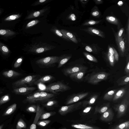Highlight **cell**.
I'll return each instance as SVG.
<instances>
[{"mask_svg": "<svg viewBox=\"0 0 129 129\" xmlns=\"http://www.w3.org/2000/svg\"><path fill=\"white\" fill-rule=\"evenodd\" d=\"M123 4V2L121 1H120L118 2V4L119 6L122 5Z\"/></svg>", "mask_w": 129, "mask_h": 129, "instance_id": "obj_57", "label": "cell"}, {"mask_svg": "<svg viewBox=\"0 0 129 129\" xmlns=\"http://www.w3.org/2000/svg\"><path fill=\"white\" fill-rule=\"evenodd\" d=\"M128 106V100L127 99H125L120 103L114 107V109L117 112V118H120L125 114Z\"/></svg>", "mask_w": 129, "mask_h": 129, "instance_id": "obj_4", "label": "cell"}, {"mask_svg": "<svg viewBox=\"0 0 129 129\" xmlns=\"http://www.w3.org/2000/svg\"><path fill=\"white\" fill-rule=\"evenodd\" d=\"M10 99V96L8 94L2 96L0 99V105L9 101Z\"/></svg>", "mask_w": 129, "mask_h": 129, "instance_id": "obj_32", "label": "cell"}, {"mask_svg": "<svg viewBox=\"0 0 129 129\" xmlns=\"http://www.w3.org/2000/svg\"><path fill=\"white\" fill-rule=\"evenodd\" d=\"M57 103V102L55 100H49L48 102L45 105L46 107H50L53 106Z\"/></svg>", "mask_w": 129, "mask_h": 129, "instance_id": "obj_42", "label": "cell"}, {"mask_svg": "<svg viewBox=\"0 0 129 129\" xmlns=\"http://www.w3.org/2000/svg\"><path fill=\"white\" fill-rule=\"evenodd\" d=\"M115 90L110 91L106 93L104 95L103 99L105 100H109L113 97L115 92Z\"/></svg>", "mask_w": 129, "mask_h": 129, "instance_id": "obj_30", "label": "cell"}, {"mask_svg": "<svg viewBox=\"0 0 129 129\" xmlns=\"http://www.w3.org/2000/svg\"><path fill=\"white\" fill-rule=\"evenodd\" d=\"M37 110L36 115L33 123L30 126V129H36V124L41 115L44 113L43 109L39 105L37 106Z\"/></svg>", "mask_w": 129, "mask_h": 129, "instance_id": "obj_11", "label": "cell"}, {"mask_svg": "<svg viewBox=\"0 0 129 129\" xmlns=\"http://www.w3.org/2000/svg\"><path fill=\"white\" fill-rule=\"evenodd\" d=\"M87 92L74 94L70 96L66 100V104L68 105L77 102L86 96Z\"/></svg>", "mask_w": 129, "mask_h": 129, "instance_id": "obj_7", "label": "cell"}, {"mask_svg": "<svg viewBox=\"0 0 129 129\" xmlns=\"http://www.w3.org/2000/svg\"><path fill=\"white\" fill-rule=\"evenodd\" d=\"M15 34L14 32L9 30L0 29V35L5 36H11Z\"/></svg>", "mask_w": 129, "mask_h": 129, "instance_id": "obj_27", "label": "cell"}, {"mask_svg": "<svg viewBox=\"0 0 129 129\" xmlns=\"http://www.w3.org/2000/svg\"><path fill=\"white\" fill-rule=\"evenodd\" d=\"M40 96V92H36L27 97L25 101L29 103H34L38 101Z\"/></svg>", "mask_w": 129, "mask_h": 129, "instance_id": "obj_15", "label": "cell"}, {"mask_svg": "<svg viewBox=\"0 0 129 129\" xmlns=\"http://www.w3.org/2000/svg\"><path fill=\"white\" fill-rule=\"evenodd\" d=\"M53 78V77L52 75H46L37 80L35 82L34 84H37L39 83H44L49 82Z\"/></svg>", "mask_w": 129, "mask_h": 129, "instance_id": "obj_18", "label": "cell"}, {"mask_svg": "<svg viewBox=\"0 0 129 129\" xmlns=\"http://www.w3.org/2000/svg\"><path fill=\"white\" fill-rule=\"evenodd\" d=\"M54 32L58 36L61 37L62 38L65 39L67 40H70V39L66 37L58 29L54 28L53 29Z\"/></svg>", "mask_w": 129, "mask_h": 129, "instance_id": "obj_34", "label": "cell"}, {"mask_svg": "<svg viewBox=\"0 0 129 129\" xmlns=\"http://www.w3.org/2000/svg\"><path fill=\"white\" fill-rule=\"evenodd\" d=\"M39 75H29L14 82L12 84L14 88L28 87L34 84L39 78Z\"/></svg>", "mask_w": 129, "mask_h": 129, "instance_id": "obj_1", "label": "cell"}, {"mask_svg": "<svg viewBox=\"0 0 129 129\" xmlns=\"http://www.w3.org/2000/svg\"><path fill=\"white\" fill-rule=\"evenodd\" d=\"M114 51V57L116 61H118V60L119 55L118 53L116 50L113 48Z\"/></svg>", "mask_w": 129, "mask_h": 129, "instance_id": "obj_45", "label": "cell"}, {"mask_svg": "<svg viewBox=\"0 0 129 129\" xmlns=\"http://www.w3.org/2000/svg\"><path fill=\"white\" fill-rule=\"evenodd\" d=\"M60 31L64 35L73 42L75 43H78L75 37L72 33L66 30L63 29H61Z\"/></svg>", "mask_w": 129, "mask_h": 129, "instance_id": "obj_19", "label": "cell"}, {"mask_svg": "<svg viewBox=\"0 0 129 129\" xmlns=\"http://www.w3.org/2000/svg\"><path fill=\"white\" fill-rule=\"evenodd\" d=\"M129 121H126L116 126L113 129H129Z\"/></svg>", "mask_w": 129, "mask_h": 129, "instance_id": "obj_26", "label": "cell"}, {"mask_svg": "<svg viewBox=\"0 0 129 129\" xmlns=\"http://www.w3.org/2000/svg\"><path fill=\"white\" fill-rule=\"evenodd\" d=\"M0 46V50L4 54H8L10 52L8 48L6 46L1 44Z\"/></svg>", "mask_w": 129, "mask_h": 129, "instance_id": "obj_37", "label": "cell"}, {"mask_svg": "<svg viewBox=\"0 0 129 129\" xmlns=\"http://www.w3.org/2000/svg\"><path fill=\"white\" fill-rule=\"evenodd\" d=\"M97 97L96 96H94L91 98L88 102L89 104H93L95 102Z\"/></svg>", "mask_w": 129, "mask_h": 129, "instance_id": "obj_46", "label": "cell"}, {"mask_svg": "<svg viewBox=\"0 0 129 129\" xmlns=\"http://www.w3.org/2000/svg\"><path fill=\"white\" fill-rule=\"evenodd\" d=\"M82 103L80 102L68 106L61 107L58 110L59 113L63 116L77 110L81 105Z\"/></svg>", "mask_w": 129, "mask_h": 129, "instance_id": "obj_6", "label": "cell"}, {"mask_svg": "<svg viewBox=\"0 0 129 129\" xmlns=\"http://www.w3.org/2000/svg\"><path fill=\"white\" fill-rule=\"evenodd\" d=\"M4 125V124H2L0 125V129H2Z\"/></svg>", "mask_w": 129, "mask_h": 129, "instance_id": "obj_58", "label": "cell"}, {"mask_svg": "<svg viewBox=\"0 0 129 129\" xmlns=\"http://www.w3.org/2000/svg\"><path fill=\"white\" fill-rule=\"evenodd\" d=\"M109 53L111 54L114 55V52L113 48L111 47H109Z\"/></svg>", "mask_w": 129, "mask_h": 129, "instance_id": "obj_50", "label": "cell"}, {"mask_svg": "<svg viewBox=\"0 0 129 129\" xmlns=\"http://www.w3.org/2000/svg\"><path fill=\"white\" fill-rule=\"evenodd\" d=\"M59 57L48 56L39 59L36 61V64L43 66H49L57 63Z\"/></svg>", "mask_w": 129, "mask_h": 129, "instance_id": "obj_5", "label": "cell"}, {"mask_svg": "<svg viewBox=\"0 0 129 129\" xmlns=\"http://www.w3.org/2000/svg\"><path fill=\"white\" fill-rule=\"evenodd\" d=\"M51 122L50 120H45L38 121L37 124L38 126L44 127L47 125Z\"/></svg>", "mask_w": 129, "mask_h": 129, "instance_id": "obj_35", "label": "cell"}, {"mask_svg": "<svg viewBox=\"0 0 129 129\" xmlns=\"http://www.w3.org/2000/svg\"><path fill=\"white\" fill-rule=\"evenodd\" d=\"M107 74L105 73H99L92 76L88 80L89 82L93 84H95L107 78Z\"/></svg>", "mask_w": 129, "mask_h": 129, "instance_id": "obj_10", "label": "cell"}, {"mask_svg": "<svg viewBox=\"0 0 129 129\" xmlns=\"http://www.w3.org/2000/svg\"><path fill=\"white\" fill-rule=\"evenodd\" d=\"M108 56L109 61L111 65L112 66H113L115 59L114 55L111 54L108 52Z\"/></svg>", "mask_w": 129, "mask_h": 129, "instance_id": "obj_41", "label": "cell"}, {"mask_svg": "<svg viewBox=\"0 0 129 129\" xmlns=\"http://www.w3.org/2000/svg\"><path fill=\"white\" fill-rule=\"evenodd\" d=\"M108 109V107L107 106H105L99 109H96L95 111L100 113H103L106 112Z\"/></svg>", "mask_w": 129, "mask_h": 129, "instance_id": "obj_43", "label": "cell"}, {"mask_svg": "<svg viewBox=\"0 0 129 129\" xmlns=\"http://www.w3.org/2000/svg\"><path fill=\"white\" fill-rule=\"evenodd\" d=\"M86 50L89 52H92V48L89 46H86L85 47Z\"/></svg>", "mask_w": 129, "mask_h": 129, "instance_id": "obj_51", "label": "cell"}, {"mask_svg": "<svg viewBox=\"0 0 129 129\" xmlns=\"http://www.w3.org/2000/svg\"><path fill=\"white\" fill-rule=\"evenodd\" d=\"M100 21L91 20L88 22H86L84 23L83 25H85L95 24L99 23Z\"/></svg>", "mask_w": 129, "mask_h": 129, "instance_id": "obj_44", "label": "cell"}, {"mask_svg": "<svg viewBox=\"0 0 129 129\" xmlns=\"http://www.w3.org/2000/svg\"><path fill=\"white\" fill-rule=\"evenodd\" d=\"M129 81V77L128 76L126 77L124 79V83H127Z\"/></svg>", "mask_w": 129, "mask_h": 129, "instance_id": "obj_56", "label": "cell"}, {"mask_svg": "<svg viewBox=\"0 0 129 129\" xmlns=\"http://www.w3.org/2000/svg\"><path fill=\"white\" fill-rule=\"evenodd\" d=\"M69 18L72 21H75L76 19L75 15L74 14H72L69 16Z\"/></svg>", "mask_w": 129, "mask_h": 129, "instance_id": "obj_48", "label": "cell"}, {"mask_svg": "<svg viewBox=\"0 0 129 129\" xmlns=\"http://www.w3.org/2000/svg\"><path fill=\"white\" fill-rule=\"evenodd\" d=\"M54 47L46 43H40L33 45L29 51L36 53H40L49 50Z\"/></svg>", "mask_w": 129, "mask_h": 129, "instance_id": "obj_3", "label": "cell"}, {"mask_svg": "<svg viewBox=\"0 0 129 129\" xmlns=\"http://www.w3.org/2000/svg\"><path fill=\"white\" fill-rule=\"evenodd\" d=\"M86 69V68L81 66H76L65 69L63 71V73L65 76H68L71 74L85 71Z\"/></svg>", "mask_w": 129, "mask_h": 129, "instance_id": "obj_9", "label": "cell"}, {"mask_svg": "<svg viewBox=\"0 0 129 129\" xmlns=\"http://www.w3.org/2000/svg\"><path fill=\"white\" fill-rule=\"evenodd\" d=\"M3 75L8 78H12L20 76L21 74L13 70H9L4 72Z\"/></svg>", "mask_w": 129, "mask_h": 129, "instance_id": "obj_17", "label": "cell"}, {"mask_svg": "<svg viewBox=\"0 0 129 129\" xmlns=\"http://www.w3.org/2000/svg\"><path fill=\"white\" fill-rule=\"evenodd\" d=\"M47 8L43 9L38 11L35 12L29 15L26 18V19H29L37 17L41 15L45 12Z\"/></svg>", "mask_w": 129, "mask_h": 129, "instance_id": "obj_20", "label": "cell"}, {"mask_svg": "<svg viewBox=\"0 0 129 129\" xmlns=\"http://www.w3.org/2000/svg\"><path fill=\"white\" fill-rule=\"evenodd\" d=\"M3 90H2L0 89V94H2L3 93Z\"/></svg>", "mask_w": 129, "mask_h": 129, "instance_id": "obj_59", "label": "cell"}, {"mask_svg": "<svg viewBox=\"0 0 129 129\" xmlns=\"http://www.w3.org/2000/svg\"><path fill=\"white\" fill-rule=\"evenodd\" d=\"M125 92V90L124 88L118 90L114 95L113 99V101L116 100L122 97L124 95Z\"/></svg>", "mask_w": 129, "mask_h": 129, "instance_id": "obj_24", "label": "cell"}, {"mask_svg": "<svg viewBox=\"0 0 129 129\" xmlns=\"http://www.w3.org/2000/svg\"><path fill=\"white\" fill-rule=\"evenodd\" d=\"M26 124L25 122L22 119H20L18 121L16 126V129H21L26 128Z\"/></svg>", "mask_w": 129, "mask_h": 129, "instance_id": "obj_29", "label": "cell"}, {"mask_svg": "<svg viewBox=\"0 0 129 129\" xmlns=\"http://www.w3.org/2000/svg\"><path fill=\"white\" fill-rule=\"evenodd\" d=\"M106 20L108 22L115 24H117L119 22L118 20L116 18L112 16H108L106 17Z\"/></svg>", "mask_w": 129, "mask_h": 129, "instance_id": "obj_31", "label": "cell"}, {"mask_svg": "<svg viewBox=\"0 0 129 129\" xmlns=\"http://www.w3.org/2000/svg\"><path fill=\"white\" fill-rule=\"evenodd\" d=\"M56 114V112L54 111L43 113L41 116L40 119L41 120L46 119L51 116L54 115Z\"/></svg>", "mask_w": 129, "mask_h": 129, "instance_id": "obj_28", "label": "cell"}, {"mask_svg": "<svg viewBox=\"0 0 129 129\" xmlns=\"http://www.w3.org/2000/svg\"><path fill=\"white\" fill-rule=\"evenodd\" d=\"M125 71L127 73H129V62L128 61L125 68Z\"/></svg>", "mask_w": 129, "mask_h": 129, "instance_id": "obj_54", "label": "cell"}, {"mask_svg": "<svg viewBox=\"0 0 129 129\" xmlns=\"http://www.w3.org/2000/svg\"><path fill=\"white\" fill-rule=\"evenodd\" d=\"M114 116L112 111L109 109L103 113L100 117V119L104 121H110L113 119Z\"/></svg>", "mask_w": 129, "mask_h": 129, "instance_id": "obj_12", "label": "cell"}, {"mask_svg": "<svg viewBox=\"0 0 129 129\" xmlns=\"http://www.w3.org/2000/svg\"><path fill=\"white\" fill-rule=\"evenodd\" d=\"M40 22V21L38 20H32L27 24L26 26V28H27L32 27L36 24Z\"/></svg>", "mask_w": 129, "mask_h": 129, "instance_id": "obj_39", "label": "cell"}, {"mask_svg": "<svg viewBox=\"0 0 129 129\" xmlns=\"http://www.w3.org/2000/svg\"><path fill=\"white\" fill-rule=\"evenodd\" d=\"M72 127L80 129H95V128L92 126L83 124H72Z\"/></svg>", "mask_w": 129, "mask_h": 129, "instance_id": "obj_25", "label": "cell"}, {"mask_svg": "<svg viewBox=\"0 0 129 129\" xmlns=\"http://www.w3.org/2000/svg\"><path fill=\"white\" fill-rule=\"evenodd\" d=\"M37 106L35 105H32L28 107L26 109L27 111L31 112L36 113L37 110Z\"/></svg>", "mask_w": 129, "mask_h": 129, "instance_id": "obj_36", "label": "cell"}, {"mask_svg": "<svg viewBox=\"0 0 129 129\" xmlns=\"http://www.w3.org/2000/svg\"><path fill=\"white\" fill-rule=\"evenodd\" d=\"M124 31V29L123 28H122L120 29L119 31L117 34L116 35L118 37H121L122 36V34Z\"/></svg>", "mask_w": 129, "mask_h": 129, "instance_id": "obj_47", "label": "cell"}, {"mask_svg": "<svg viewBox=\"0 0 129 129\" xmlns=\"http://www.w3.org/2000/svg\"><path fill=\"white\" fill-rule=\"evenodd\" d=\"M85 71H81L69 75L70 77L72 79L76 80H80L83 77Z\"/></svg>", "mask_w": 129, "mask_h": 129, "instance_id": "obj_21", "label": "cell"}, {"mask_svg": "<svg viewBox=\"0 0 129 129\" xmlns=\"http://www.w3.org/2000/svg\"><path fill=\"white\" fill-rule=\"evenodd\" d=\"M94 1L96 4H101L102 2V1L101 0H95Z\"/></svg>", "mask_w": 129, "mask_h": 129, "instance_id": "obj_55", "label": "cell"}, {"mask_svg": "<svg viewBox=\"0 0 129 129\" xmlns=\"http://www.w3.org/2000/svg\"><path fill=\"white\" fill-rule=\"evenodd\" d=\"M99 12L97 11H95L93 12L92 13V15L94 16H97L99 15Z\"/></svg>", "mask_w": 129, "mask_h": 129, "instance_id": "obj_53", "label": "cell"}, {"mask_svg": "<svg viewBox=\"0 0 129 129\" xmlns=\"http://www.w3.org/2000/svg\"><path fill=\"white\" fill-rule=\"evenodd\" d=\"M69 86L60 81L55 82L47 85L46 88V91L55 94L59 92H63L69 90Z\"/></svg>", "mask_w": 129, "mask_h": 129, "instance_id": "obj_2", "label": "cell"}, {"mask_svg": "<svg viewBox=\"0 0 129 129\" xmlns=\"http://www.w3.org/2000/svg\"><path fill=\"white\" fill-rule=\"evenodd\" d=\"M61 129H67L66 127H64L62 128Z\"/></svg>", "mask_w": 129, "mask_h": 129, "instance_id": "obj_60", "label": "cell"}, {"mask_svg": "<svg viewBox=\"0 0 129 129\" xmlns=\"http://www.w3.org/2000/svg\"><path fill=\"white\" fill-rule=\"evenodd\" d=\"M54 96L55 94H54L41 91L40 92V96L38 101L42 102H44L49 101Z\"/></svg>", "mask_w": 129, "mask_h": 129, "instance_id": "obj_14", "label": "cell"}, {"mask_svg": "<svg viewBox=\"0 0 129 129\" xmlns=\"http://www.w3.org/2000/svg\"><path fill=\"white\" fill-rule=\"evenodd\" d=\"M17 104L14 103L9 106L4 113L3 115H9L12 113L16 109Z\"/></svg>", "mask_w": 129, "mask_h": 129, "instance_id": "obj_22", "label": "cell"}, {"mask_svg": "<svg viewBox=\"0 0 129 129\" xmlns=\"http://www.w3.org/2000/svg\"><path fill=\"white\" fill-rule=\"evenodd\" d=\"M20 17L21 15L19 14L12 15L6 18L4 20L5 21H12L18 19Z\"/></svg>", "mask_w": 129, "mask_h": 129, "instance_id": "obj_33", "label": "cell"}, {"mask_svg": "<svg viewBox=\"0 0 129 129\" xmlns=\"http://www.w3.org/2000/svg\"><path fill=\"white\" fill-rule=\"evenodd\" d=\"M123 36L121 37H118L116 35L115 38L117 45L119 51L121 54H124L125 52L126 48Z\"/></svg>", "mask_w": 129, "mask_h": 129, "instance_id": "obj_13", "label": "cell"}, {"mask_svg": "<svg viewBox=\"0 0 129 129\" xmlns=\"http://www.w3.org/2000/svg\"><path fill=\"white\" fill-rule=\"evenodd\" d=\"M36 89V88L33 87H26L14 88L13 92L16 94L26 95L29 94Z\"/></svg>", "mask_w": 129, "mask_h": 129, "instance_id": "obj_8", "label": "cell"}, {"mask_svg": "<svg viewBox=\"0 0 129 129\" xmlns=\"http://www.w3.org/2000/svg\"><path fill=\"white\" fill-rule=\"evenodd\" d=\"M23 58L21 57L17 59L14 65V67L15 68H18L21 65L23 61Z\"/></svg>", "mask_w": 129, "mask_h": 129, "instance_id": "obj_40", "label": "cell"}, {"mask_svg": "<svg viewBox=\"0 0 129 129\" xmlns=\"http://www.w3.org/2000/svg\"><path fill=\"white\" fill-rule=\"evenodd\" d=\"M47 1H48L46 0H40L39 1L37 2H36L35 4L36 5L39 4L40 3L41 4L42 3H44L45 2Z\"/></svg>", "mask_w": 129, "mask_h": 129, "instance_id": "obj_52", "label": "cell"}, {"mask_svg": "<svg viewBox=\"0 0 129 129\" xmlns=\"http://www.w3.org/2000/svg\"><path fill=\"white\" fill-rule=\"evenodd\" d=\"M91 108V106L85 108L83 110V112L85 113H87L88 112Z\"/></svg>", "mask_w": 129, "mask_h": 129, "instance_id": "obj_49", "label": "cell"}, {"mask_svg": "<svg viewBox=\"0 0 129 129\" xmlns=\"http://www.w3.org/2000/svg\"><path fill=\"white\" fill-rule=\"evenodd\" d=\"M87 31L91 33L95 34L102 38L104 37L103 32L95 28L92 27H88L87 29Z\"/></svg>", "mask_w": 129, "mask_h": 129, "instance_id": "obj_23", "label": "cell"}, {"mask_svg": "<svg viewBox=\"0 0 129 129\" xmlns=\"http://www.w3.org/2000/svg\"><path fill=\"white\" fill-rule=\"evenodd\" d=\"M71 56L64 54L59 57L57 68H60L66 63L71 58Z\"/></svg>", "mask_w": 129, "mask_h": 129, "instance_id": "obj_16", "label": "cell"}, {"mask_svg": "<svg viewBox=\"0 0 129 129\" xmlns=\"http://www.w3.org/2000/svg\"><path fill=\"white\" fill-rule=\"evenodd\" d=\"M84 54L87 58L90 61L95 62H97V59L91 55L86 52H84Z\"/></svg>", "mask_w": 129, "mask_h": 129, "instance_id": "obj_38", "label": "cell"}]
</instances>
